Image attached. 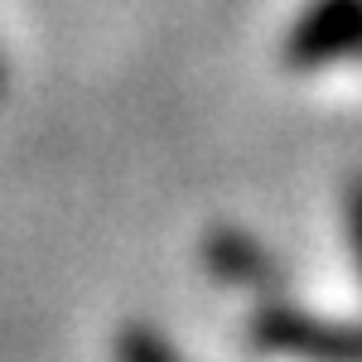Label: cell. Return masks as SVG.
<instances>
[{"mask_svg": "<svg viewBox=\"0 0 362 362\" xmlns=\"http://www.w3.org/2000/svg\"><path fill=\"white\" fill-rule=\"evenodd\" d=\"M251 348L295 362H362V319H324L305 305L271 300L247 324Z\"/></svg>", "mask_w": 362, "mask_h": 362, "instance_id": "1", "label": "cell"}, {"mask_svg": "<svg viewBox=\"0 0 362 362\" xmlns=\"http://www.w3.org/2000/svg\"><path fill=\"white\" fill-rule=\"evenodd\" d=\"M280 58L290 73H324L362 58V0H309L285 29Z\"/></svg>", "mask_w": 362, "mask_h": 362, "instance_id": "2", "label": "cell"}, {"mask_svg": "<svg viewBox=\"0 0 362 362\" xmlns=\"http://www.w3.org/2000/svg\"><path fill=\"white\" fill-rule=\"evenodd\" d=\"M203 266H208L213 280L237 285V290H251V295H276L280 280H285L280 256L261 237L242 232V227H213L203 237Z\"/></svg>", "mask_w": 362, "mask_h": 362, "instance_id": "3", "label": "cell"}, {"mask_svg": "<svg viewBox=\"0 0 362 362\" xmlns=\"http://www.w3.org/2000/svg\"><path fill=\"white\" fill-rule=\"evenodd\" d=\"M112 358L116 362H184L174 353V343H169L160 329H150V324H126V329L116 334Z\"/></svg>", "mask_w": 362, "mask_h": 362, "instance_id": "4", "label": "cell"}, {"mask_svg": "<svg viewBox=\"0 0 362 362\" xmlns=\"http://www.w3.org/2000/svg\"><path fill=\"white\" fill-rule=\"evenodd\" d=\"M343 218H348V247H353V266H358V276H362V174L348 184Z\"/></svg>", "mask_w": 362, "mask_h": 362, "instance_id": "5", "label": "cell"}, {"mask_svg": "<svg viewBox=\"0 0 362 362\" xmlns=\"http://www.w3.org/2000/svg\"><path fill=\"white\" fill-rule=\"evenodd\" d=\"M0 92H5V63H0Z\"/></svg>", "mask_w": 362, "mask_h": 362, "instance_id": "6", "label": "cell"}]
</instances>
